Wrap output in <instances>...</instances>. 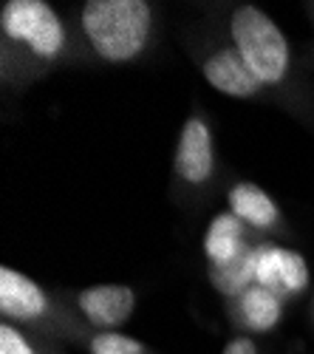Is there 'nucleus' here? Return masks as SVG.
<instances>
[{"mask_svg": "<svg viewBox=\"0 0 314 354\" xmlns=\"http://www.w3.org/2000/svg\"><path fill=\"white\" fill-rule=\"evenodd\" d=\"M82 32L105 63L122 66L145 51L153 32V9L145 0H88Z\"/></svg>", "mask_w": 314, "mask_h": 354, "instance_id": "1", "label": "nucleus"}, {"mask_svg": "<svg viewBox=\"0 0 314 354\" xmlns=\"http://www.w3.org/2000/svg\"><path fill=\"white\" fill-rule=\"evenodd\" d=\"M233 48L244 57L249 71L261 80V85H277L286 80L292 66L289 40L283 37L280 26L258 6H241L230 20Z\"/></svg>", "mask_w": 314, "mask_h": 354, "instance_id": "2", "label": "nucleus"}, {"mask_svg": "<svg viewBox=\"0 0 314 354\" xmlns=\"http://www.w3.org/2000/svg\"><path fill=\"white\" fill-rule=\"evenodd\" d=\"M0 28L40 60H57L66 48V28L46 0H9L0 9Z\"/></svg>", "mask_w": 314, "mask_h": 354, "instance_id": "3", "label": "nucleus"}, {"mask_svg": "<svg viewBox=\"0 0 314 354\" xmlns=\"http://www.w3.org/2000/svg\"><path fill=\"white\" fill-rule=\"evenodd\" d=\"M308 263L297 250L277 247V244H258V261H255V283L272 289L275 295L297 298L308 289Z\"/></svg>", "mask_w": 314, "mask_h": 354, "instance_id": "4", "label": "nucleus"}, {"mask_svg": "<svg viewBox=\"0 0 314 354\" xmlns=\"http://www.w3.org/2000/svg\"><path fill=\"white\" fill-rule=\"evenodd\" d=\"M176 176L187 185H207L215 173V151L213 133L202 116H190L181 128L176 153H173Z\"/></svg>", "mask_w": 314, "mask_h": 354, "instance_id": "5", "label": "nucleus"}, {"mask_svg": "<svg viewBox=\"0 0 314 354\" xmlns=\"http://www.w3.org/2000/svg\"><path fill=\"white\" fill-rule=\"evenodd\" d=\"M77 306L91 326L102 332H117V326L128 323L136 309V292L122 283L88 286L85 292H79Z\"/></svg>", "mask_w": 314, "mask_h": 354, "instance_id": "6", "label": "nucleus"}, {"mask_svg": "<svg viewBox=\"0 0 314 354\" xmlns=\"http://www.w3.org/2000/svg\"><path fill=\"white\" fill-rule=\"evenodd\" d=\"M0 312L6 320L35 323L48 315V295L37 281L3 267L0 270Z\"/></svg>", "mask_w": 314, "mask_h": 354, "instance_id": "7", "label": "nucleus"}, {"mask_svg": "<svg viewBox=\"0 0 314 354\" xmlns=\"http://www.w3.org/2000/svg\"><path fill=\"white\" fill-rule=\"evenodd\" d=\"M204 80L215 88L218 94L235 97V100H249L261 91V80L249 71L244 57L235 48H218L204 60Z\"/></svg>", "mask_w": 314, "mask_h": 354, "instance_id": "8", "label": "nucleus"}, {"mask_svg": "<svg viewBox=\"0 0 314 354\" xmlns=\"http://www.w3.org/2000/svg\"><path fill=\"white\" fill-rule=\"evenodd\" d=\"M246 250H252L249 239H246V224L235 216V213H218L207 232H204V255L210 267H224V263L235 261L238 255H244Z\"/></svg>", "mask_w": 314, "mask_h": 354, "instance_id": "9", "label": "nucleus"}, {"mask_svg": "<svg viewBox=\"0 0 314 354\" xmlns=\"http://www.w3.org/2000/svg\"><path fill=\"white\" fill-rule=\"evenodd\" d=\"M226 201H230V213H235L252 230L269 232L280 221V210H277V204L272 201V196L264 187L252 185V182L233 185L230 193H226Z\"/></svg>", "mask_w": 314, "mask_h": 354, "instance_id": "10", "label": "nucleus"}, {"mask_svg": "<svg viewBox=\"0 0 314 354\" xmlns=\"http://www.w3.org/2000/svg\"><path fill=\"white\" fill-rule=\"evenodd\" d=\"M283 304H286V301H283L280 295H275L272 289L255 283V286H249L238 298V317H241V323L249 332L266 335V332H272L280 323Z\"/></svg>", "mask_w": 314, "mask_h": 354, "instance_id": "11", "label": "nucleus"}, {"mask_svg": "<svg viewBox=\"0 0 314 354\" xmlns=\"http://www.w3.org/2000/svg\"><path fill=\"white\" fill-rule=\"evenodd\" d=\"M255 261H258V247L246 250L235 261L224 263V267H210V283L224 298H241V295L255 286Z\"/></svg>", "mask_w": 314, "mask_h": 354, "instance_id": "12", "label": "nucleus"}, {"mask_svg": "<svg viewBox=\"0 0 314 354\" xmlns=\"http://www.w3.org/2000/svg\"><path fill=\"white\" fill-rule=\"evenodd\" d=\"M91 354H148L136 337H128L122 332H99L91 337Z\"/></svg>", "mask_w": 314, "mask_h": 354, "instance_id": "13", "label": "nucleus"}, {"mask_svg": "<svg viewBox=\"0 0 314 354\" xmlns=\"http://www.w3.org/2000/svg\"><path fill=\"white\" fill-rule=\"evenodd\" d=\"M0 354H37V351L28 343V337L6 320L0 323Z\"/></svg>", "mask_w": 314, "mask_h": 354, "instance_id": "14", "label": "nucleus"}, {"mask_svg": "<svg viewBox=\"0 0 314 354\" xmlns=\"http://www.w3.org/2000/svg\"><path fill=\"white\" fill-rule=\"evenodd\" d=\"M224 354H258V346H255V340H249V337H235V340L226 343Z\"/></svg>", "mask_w": 314, "mask_h": 354, "instance_id": "15", "label": "nucleus"}]
</instances>
